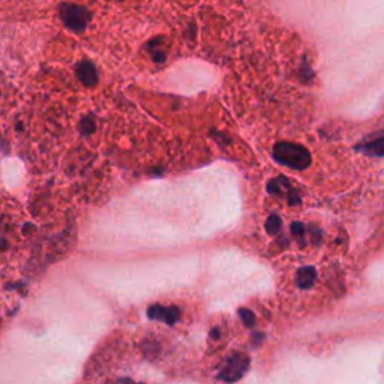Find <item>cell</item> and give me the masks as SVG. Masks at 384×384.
Masks as SVG:
<instances>
[{"label": "cell", "mask_w": 384, "mask_h": 384, "mask_svg": "<svg viewBox=\"0 0 384 384\" xmlns=\"http://www.w3.org/2000/svg\"><path fill=\"white\" fill-rule=\"evenodd\" d=\"M273 156L276 161H280L281 164L291 168H296V170L305 168L309 163L308 152L303 148H300V146L290 144V143H282L280 146H276Z\"/></svg>", "instance_id": "cell-1"}, {"label": "cell", "mask_w": 384, "mask_h": 384, "mask_svg": "<svg viewBox=\"0 0 384 384\" xmlns=\"http://www.w3.org/2000/svg\"><path fill=\"white\" fill-rule=\"evenodd\" d=\"M60 18L66 28L80 32L87 24V11L78 5H63L60 6Z\"/></svg>", "instance_id": "cell-3"}, {"label": "cell", "mask_w": 384, "mask_h": 384, "mask_svg": "<svg viewBox=\"0 0 384 384\" xmlns=\"http://www.w3.org/2000/svg\"><path fill=\"white\" fill-rule=\"evenodd\" d=\"M8 248V242H5L4 239H0V249H6Z\"/></svg>", "instance_id": "cell-12"}, {"label": "cell", "mask_w": 384, "mask_h": 384, "mask_svg": "<svg viewBox=\"0 0 384 384\" xmlns=\"http://www.w3.org/2000/svg\"><path fill=\"white\" fill-rule=\"evenodd\" d=\"M362 149L369 153V155H374V156H378L384 152V138H375L373 141L369 143H365L362 146Z\"/></svg>", "instance_id": "cell-7"}, {"label": "cell", "mask_w": 384, "mask_h": 384, "mask_svg": "<svg viewBox=\"0 0 384 384\" xmlns=\"http://www.w3.org/2000/svg\"><path fill=\"white\" fill-rule=\"evenodd\" d=\"M315 278H317V272L314 268H302L297 272L296 284L299 288H311L315 282Z\"/></svg>", "instance_id": "cell-6"}, {"label": "cell", "mask_w": 384, "mask_h": 384, "mask_svg": "<svg viewBox=\"0 0 384 384\" xmlns=\"http://www.w3.org/2000/svg\"><path fill=\"white\" fill-rule=\"evenodd\" d=\"M291 233H293V236L297 237L299 241H303L305 233H307V229H305V225H303V224L295 222L293 225H291Z\"/></svg>", "instance_id": "cell-10"}, {"label": "cell", "mask_w": 384, "mask_h": 384, "mask_svg": "<svg viewBox=\"0 0 384 384\" xmlns=\"http://www.w3.org/2000/svg\"><path fill=\"white\" fill-rule=\"evenodd\" d=\"M266 229H268V233L270 236L278 234V233H280V230H281V219L278 218V216H275V215L270 216V219L266 222Z\"/></svg>", "instance_id": "cell-8"}, {"label": "cell", "mask_w": 384, "mask_h": 384, "mask_svg": "<svg viewBox=\"0 0 384 384\" xmlns=\"http://www.w3.org/2000/svg\"><path fill=\"white\" fill-rule=\"evenodd\" d=\"M125 383H126V384H134L131 380H125Z\"/></svg>", "instance_id": "cell-13"}, {"label": "cell", "mask_w": 384, "mask_h": 384, "mask_svg": "<svg viewBox=\"0 0 384 384\" xmlns=\"http://www.w3.org/2000/svg\"><path fill=\"white\" fill-rule=\"evenodd\" d=\"M77 77H78V80H80L84 86L87 87H94L98 82V75H97V70H95V66L89 63V62H83L78 65V68H77Z\"/></svg>", "instance_id": "cell-5"}, {"label": "cell", "mask_w": 384, "mask_h": 384, "mask_svg": "<svg viewBox=\"0 0 384 384\" xmlns=\"http://www.w3.org/2000/svg\"><path fill=\"white\" fill-rule=\"evenodd\" d=\"M239 315H241V319H242L243 324H246L248 327H251V326H254V324H256V315H254L253 311L245 309V308H241V309H239Z\"/></svg>", "instance_id": "cell-9"}, {"label": "cell", "mask_w": 384, "mask_h": 384, "mask_svg": "<svg viewBox=\"0 0 384 384\" xmlns=\"http://www.w3.org/2000/svg\"><path fill=\"white\" fill-rule=\"evenodd\" d=\"M212 338H214V339H218L219 338V329L212 330Z\"/></svg>", "instance_id": "cell-11"}, {"label": "cell", "mask_w": 384, "mask_h": 384, "mask_svg": "<svg viewBox=\"0 0 384 384\" xmlns=\"http://www.w3.org/2000/svg\"><path fill=\"white\" fill-rule=\"evenodd\" d=\"M249 363L251 361L245 353H233L224 361L218 374V380H222L225 383L239 381L249 369Z\"/></svg>", "instance_id": "cell-2"}, {"label": "cell", "mask_w": 384, "mask_h": 384, "mask_svg": "<svg viewBox=\"0 0 384 384\" xmlns=\"http://www.w3.org/2000/svg\"><path fill=\"white\" fill-rule=\"evenodd\" d=\"M148 317L150 320L163 322L168 326H173L180 319V311L176 307H163V305H152L148 309Z\"/></svg>", "instance_id": "cell-4"}]
</instances>
